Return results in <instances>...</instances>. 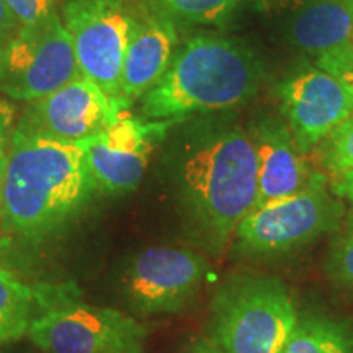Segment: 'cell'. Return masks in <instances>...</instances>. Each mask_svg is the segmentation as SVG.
I'll list each match as a JSON object with an SVG mask.
<instances>
[{"mask_svg":"<svg viewBox=\"0 0 353 353\" xmlns=\"http://www.w3.org/2000/svg\"><path fill=\"white\" fill-rule=\"evenodd\" d=\"M242 0H151L154 12L174 21L216 23L231 15Z\"/></svg>","mask_w":353,"mask_h":353,"instance_id":"cell-18","label":"cell"},{"mask_svg":"<svg viewBox=\"0 0 353 353\" xmlns=\"http://www.w3.org/2000/svg\"><path fill=\"white\" fill-rule=\"evenodd\" d=\"M95 190L85 148L15 126L0 218L25 239L51 236L77 216Z\"/></svg>","mask_w":353,"mask_h":353,"instance_id":"cell-1","label":"cell"},{"mask_svg":"<svg viewBox=\"0 0 353 353\" xmlns=\"http://www.w3.org/2000/svg\"><path fill=\"white\" fill-rule=\"evenodd\" d=\"M342 218L343 201L332 192L327 175L317 170L301 192L250 211L237 228L234 244L255 257L290 254L339 231Z\"/></svg>","mask_w":353,"mask_h":353,"instance_id":"cell-5","label":"cell"},{"mask_svg":"<svg viewBox=\"0 0 353 353\" xmlns=\"http://www.w3.org/2000/svg\"><path fill=\"white\" fill-rule=\"evenodd\" d=\"M176 175L196 239L221 255L257 205V157L249 132L228 126L200 136L185 151Z\"/></svg>","mask_w":353,"mask_h":353,"instance_id":"cell-2","label":"cell"},{"mask_svg":"<svg viewBox=\"0 0 353 353\" xmlns=\"http://www.w3.org/2000/svg\"><path fill=\"white\" fill-rule=\"evenodd\" d=\"M188 353H223L210 337H200L192 343Z\"/></svg>","mask_w":353,"mask_h":353,"instance_id":"cell-26","label":"cell"},{"mask_svg":"<svg viewBox=\"0 0 353 353\" xmlns=\"http://www.w3.org/2000/svg\"><path fill=\"white\" fill-rule=\"evenodd\" d=\"M13 120H15V110L7 100L0 99V198H2V187L3 179H6L13 131H15Z\"/></svg>","mask_w":353,"mask_h":353,"instance_id":"cell-23","label":"cell"},{"mask_svg":"<svg viewBox=\"0 0 353 353\" xmlns=\"http://www.w3.org/2000/svg\"><path fill=\"white\" fill-rule=\"evenodd\" d=\"M82 77L59 15L20 28L0 46V92L33 101Z\"/></svg>","mask_w":353,"mask_h":353,"instance_id":"cell-6","label":"cell"},{"mask_svg":"<svg viewBox=\"0 0 353 353\" xmlns=\"http://www.w3.org/2000/svg\"><path fill=\"white\" fill-rule=\"evenodd\" d=\"M20 28L19 20L15 19L10 8L3 0H0V46L13 37V33Z\"/></svg>","mask_w":353,"mask_h":353,"instance_id":"cell-25","label":"cell"},{"mask_svg":"<svg viewBox=\"0 0 353 353\" xmlns=\"http://www.w3.org/2000/svg\"><path fill=\"white\" fill-rule=\"evenodd\" d=\"M128 105L95 82L77 77L52 94L30 101L17 126L68 143H82L113 125L126 113Z\"/></svg>","mask_w":353,"mask_h":353,"instance_id":"cell-10","label":"cell"},{"mask_svg":"<svg viewBox=\"0 0 353 353\" xmlns=\"http://www.w3.org/2000/svg\"><path fill=\"white\" fill-rule=\"evenodd\" d=\"M20 25H32L54 15L59 0H3Z\"/></svg>","mask_w":353,"mask_h":353,"instance_id":"cell-21","label":"cell"},{"mask_svg":"<svg viewBox=\"0 0 353 353\" xmlns=\"http://www.w3.org/2000/svg\"><path fill=\"white\" fill-rule=\"evenodd\" d=\"M257 157V205L294 195L311 182L317 170L307 165L286 123L259 118L249 130Z\"/></svg>","mask_w":353,"mask_h":353,"instance_id":"cell-13","label":"cell"},{"mask_svg":"<svg viewBox=\"0 0 353 353\" xmlns=\"http://www.w3.org/2000/svg\"><path fill=\"white\" fill-rule=\"evenodd\" d=\"M262 79V63L244 44L198 34L175 52L164 76L143 95V113L148 120L172 121L234 108L254 99Z\"/></svg>","mask_w":353,"mask_h":353,"instance_id":"cell-3","label":"cell"},{"mask_svg":"<svg viewBox=\"0 0 353 353\" xmlns=\"http://www.w3.org/2000/svg\"><path fill=\"white\" fill-rule=\"evenodd\" d=\"M330 188L341 198L342 201L348 203L353 210V170L343 172L341 175H334L330 179Z\"/></svg>","mask_w":353,"mask_h":353,"instance_id":"cell-24","label":"cell"},{"mask_svg":"<svg viewBox=\"0 0 353 353\" xmlns=\"http://www.w3.org/2000/svg\"><path fill=\"white\" fill-rule=\"evenodd\" d=\"M208 275L200 254L175 247H151L132 259L125 291L141 314H172L187 307Z\"/></svg>","mask_w":353,"mask_h":353,"instance_id":"cell-9","label":"cell"},{"mask_svg":"<svg viewBox=\"0 0 353 353\" xmlns=\"http://www.w3.org/2000/svg\"><path fill=\"white\" fill-rule=\"evenodd\" d=\"M286 37L304 54L319 57L353 43V0H296Z\"/></svg>","mask_w":353,"mask_h":353,"instance_id":"cell-15","label":"cell"},{"mask_svg":"<svg viewBox=\"0 0 353 353\" xmlns=\"http://www.w3.org/2000/svg\"><path fill=\"white\" fill-rule=\"evenodd\" d=\"M281 353H353V334L329 317H299Z\"/></svg>","mask_w":353,"mask_h":353,"instance_id":"cell-16","label":"cell"},{"mask_svg":"<svg viewBox=\"0 0 353 353\" xmlns=\"http://www.w3.org/2000/svg\"><path fill=\"white\" fill-rule=\"evenodd\" d=\"M298 321L296 304L283 281L239 275L216 293L208 337L223 353H281Z\"/></svg>","mask_w":353,"mask_h":353,"instance_id":"cell-4","label":"cell"},{"mask_svg":"<svg viewBox=\"0 0 353 353\" xmlns=\"http://www.w3.org/2000/svg\"><path fill=\"white\" fill-rule=\"evenodd\" d=\"M317 148L322 167L332 176L353 170V114L335 128Z\"/></svg>","mask_w":353,"mask_h":353,"instance_id":"cell-19","label":"cell"},{"mask_svg":"<svg viewBox=\"0 0 353 353\" xmlns=\"http://www.w3.org/2000/svg\"><path fill=\"white\" fill-rule=\"evenodd\" d=\"M327 275L337 285L353 290V216L348 218L330 245Z\"/></svg>","mask_w":353,"mask_h":353,"instance_id":"cell-20","label":"cell"},{"mask_svg":"<svg viewBox=\"0 0 353 353\" xmlns=\"http://www.w3.org/2000/svg\"><path fill=\"white\" fill-rule=\"evenodd\" d=\"M26 335L46 353H143L148 332L118 309L59 301L34 317Z\"/></svg>","mask_w":353,"mask_h":353,"instance_id":"cell-7","label":"cell"},{"mask_svg":"<svg viewBox=\"0 0 353 353\" xmlns=\"http://www.w3.org/2000/svg\"><path fill=\"white\" fill-rule=\"evenodd\" d=\"M39 298L38 291L0 268V343L19 341L28 334Z\"/></svg>","mask_w":353,"mask_h":353,"instance_id":"cell-17","label":"cell"},{"mask_svg":"<svg viewBox=\"0 0 353 353\" xmlns=\"http://www.w3.org/2000/svg\"><path fill=\"white\" fill-rule=\"evenodd\" d=\"M317 68L339 77L353 94V43L316 59Z\"/></svg>","mask_w":353,"mask_h":353,"instance_id":"cell-22","label":"cell"},{"mask_svg":"<svg viewBox=\"0 0 353 353\" xmlns=\"http://www.w3.org/2000/svg\"><path fill=\"white\" fill-rule=\"evenodd\" d=\"M132 23L134 17L125 0H68L64 6L63 25L81 76L113 97H120L123 59Z\"/></svg>","mask_w":353,"mask_h":353,"instance_id":"cell-8","label":"cell"},{"mask_svg":"<svg viewBox=\"0 0 353 353\" xmlns=\"http://www.w3.org/2000/svg\"><path fill=\"white\" fill-rule=\"evenodd\" d=\"M170 125L123 113L107 130L82 141L95 188L118 195L138 187L154 148Z\"/></svg>","mask_w":353,"mask_h":353,"instance_id":"cell-11","label":"cell"},{"mask_svg":"<svg viewBox=\"0 0 353 353\" xmlns=\"http://www.w3.org/2000/svg\"><path fill=\"white\" fill-rule=\"evenodd\" d=\"M286 125L307 154L353 114V94L345 82L319 68L306 69L278 85Z\"/></svg>","mask_w":353,"mask_h":353,"instance_id":"cell-12","label":"cell"},{"mask_svg":"<svg viewBox=\"0 0 353 353\" xmlns=\"http://www.w3.org/2000/svg\"><path fill=\"white\" fill-rule=\"evenodd\" d=\"M179 43L175 21L151 13L134 19L123 59L120 97L131 103L143 95L165 74L175 56Z\"/></svg>","mask_w":353,"mask_h":353,"instance_id":"cell-14","label":"cell"}]
</instances>
